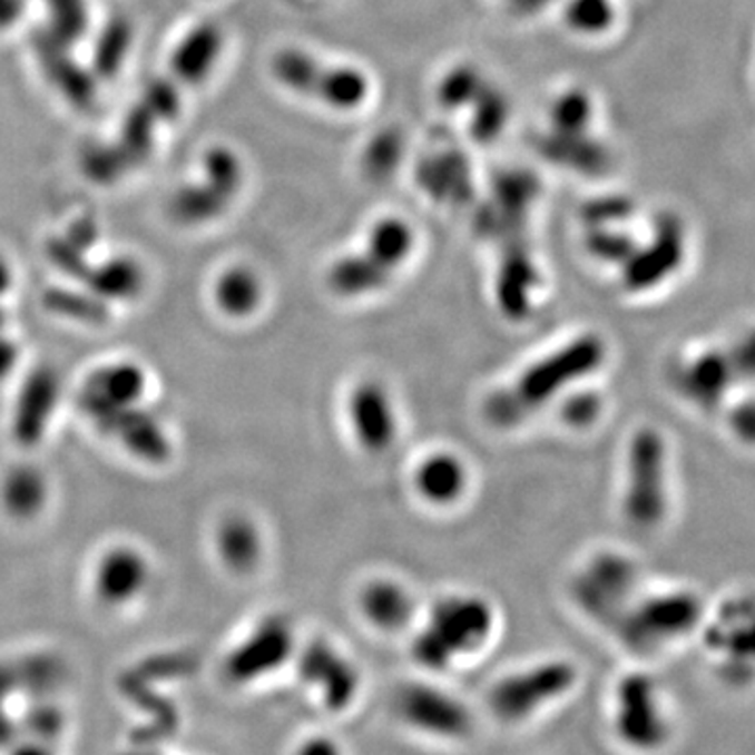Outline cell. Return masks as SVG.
<instances>
[{"instance_id": "cell-38", "label": "cell", "mask_w": 755, "mask_h": 755, "mask_svg": "<svg viewBox=\"0 0 755 755\" xmlns=\"http://www.w3.org/2000/svg\"><path fill=\"white\" fill-rule=\"evenodd\" d=\"M4 330H7V313H4L2 303H0V332H4Z\"/></svg>"}, {"instance_id": "cell-32", "label": "cell", "mask_w": 755, "mask_h": 755, "mask_svg": "<svg viewBox=\"0 0 755 755\" xmlns=\"http://www.w3.org/2000/svg\"><path fill=\"white\" fill-rule=\"evenodd\" d=\"M731 363L737 374L738 386H747L755 382V325L745 330L738 339L726 346Z\"/></svg>"}, {"instance_id": "cell-4", "label": "cell", "mask_w": 755, "mask_h": 755, "mask_svg": "<svg viewBox=\"0 0 755 755\" xmlns=\"http://www.w3.org/2000/svg\"><path fill=\"white\" fill-rule=\"evenodd\" d=\"M491 626L493 612L486 600L472 596L445 598L432 609L429 626L415 638V661L429 669H443L455 657L483 647Z\"/></svg>"}, {"instance_id": "cell-21", "label": "cell", "mask_w": 755, "mask_h": 755, "mask_svg": "<svg viewBox=\"0 0 755 755\" xmlns=\"http://www.w3.org/2000/svg\"><path fill=\"white\" fill-rule=\"evenodd\" d=\"M223 49V30L210 21H202L183 32V37L177 40L170 55V70L187 87H199L215 73Z\"/></svg>"}, {"instance_id": "cell-1", "label": "cell", "mask_w": 755, "mask_h": 755, "mask_svg": "<svg viewBox=\"0 0 755 755\" xmlns=\"http://www.w3.org/2000/svg\"><path fill=\"white\" fill-rule=\"evenodd\" d=\"M607 357V346L596 334L565 344L557 353L531 365L510 389L487 401V418L496 426H514L543 408L562 389L596 372Z\"/></svg>"}, {"instance_id": "cell-25", "label": "cell", "mask_w": 755, "mask_h": 755, "mask_svg": "<svg viewBox=\"0 0 755 755\" xmlns=\"http://www.w3.org/2000/svg\"><path fill=\"white\" fill-rule=\"evenodd\" d=\"M540 277L529 254L521 246L506 251L498 275V303L503 315L512 322L522 320L531 308V294L538 288Z\"/></svg>"}, {"instance_id": "cell-10", "label": "cell", "mask_w": 755, "mask_h": 755, "mask_svg": "<svg viewBox=\"0 0 755 755\" xmlns=\"http://www.w3.org/2000/svg\"><path fill=\"white\" fill-rule=\"evenodd\" d=\"M671 386L703 414H714L737 393L738 380L726 346H703L671 370Z\"/></svg>"}, {"instance_id": "cell-5", "label": "cell", "mask_w": 755, "mask_h": 755, "mask_svg": "<svg viewBox=\"0 0 755 755\" xmlns=\"http://www.w3.org/2000/svg\"><path fill=\"white\" fill-rule=\"evenodd\" d=\"M414 246V234L405 220L384 218L372 229L367 246L360 254L339 261L327 284L339 296H363L384 288L396 267L405 263Z\"/></svg>"}, {"instance_id": "cell-19", "label": "cell", "mask_w": 755, "mask_h": 755, "mask_svg": "<svg viewBox=\"0 0 755 755\" xmlns=\"http://www.w3.org/2000/svg\"><path fill=\"white\" fill-rule=\"evenodd\" d=\"M396 709L415 728L441 737H464L470 731L467 709L450 695L424 686L410 684L396 697Z\"/></svg>"}, {"instance_id": "cell-13", "label": "cell", "mask_w": 755, "mask_h": 755, "mask_svg": "<svg viewBox=\"0 0 755 755\" xmlns=\"http://www.w3.org/2000/svg\"><path fill=\"white\" fill-rule=\"evenodd\" d=\"M576 667L550 661L529 671L514 674L491 690V707L503 719H521L543 703L565 695L576 684Z\"/></svg>"}, {"instance_id": "cell-27", "label": "cell", "mask_w": 755, "mask_h": 755, "mask_svg": "<svg viewBox=\"0 0 755 755\" xmlns=\"http://www.w3.org/2000/svg\"><path fill=\"white\" fill-rule=\"evenodd\" d=\"M415 487L429 502H455L467 489V468L458 455L434 453L418 468Z\"/></svg>"}, {"instance_id": "cell-31", "label": "cell", "mask_w": 755, "mask_h": 755, "mask_svg": "<svg viewBox=\"0 0 755 755\" xmlns=\"http://www.w3.org/2000/svg\"><path fill=\"white\" fill-rule=\"evenodd\" d=\"M611 0H571L567 7V23L581 35H598L612 23Z\"/></svg>"}, {"instance_id": "cell-18", "label": "cell", "mask_w": 755, "mask_h": 755, "mask_svg": "<svg viewBox=\"0 0 755 755\" xmlns=\"http://www.w3.org/2000/svg\"><path fill=\"white\" fill-rule=\"evenodd\" d=\"M298 676L322 693L327 709L332 712L349 707L360 688L355 667L324 640H315L305 648L298 661Z\"/></svg>"}, {"instance_id": "cell-23", "label": "cell", "mask_w": 755, "mask_h": 755, "mask_svg": "<svg viewBox=\"0 0 755 755\" xmlns=\"http://www.w3.org/2000/svg\"><path fill=\"white\" fill-rule=\"evenodd\" d=\"M51 502V481L40 467L21 462L0 477V508L13 521H37Z\"/></svg>"}, {"instance_id": "cell-17", "label": "cell", "mask_w": 755, "mask_h": 755, "mask_svg": "<svg viewBox=\"0 0 755 755\" xmlns=\"http://www.w3.org/2000/svg\"><path fill=\"white\" fill-rule=\"evenodd\" d=\"M683 258V227L674 216H664L653 242L645 248L638 246L624 265V284L629 292L655 288L680 267Z\"/></svg>"}, {"instance_id": "cell-9", "label": "cell", "mask_w": 755, "mask_h": 755, "mask_svg": "<svg viewBox=\"0 0 755 755\" xmlns=\"http://www.w3.org/2000/svg\"><path fill=\"white\" fill-rule=\"evenodd\" d=\"M147 393L149 374L141 363L109 361L85 378L78 393V408L99 431H104L118 415L144 405Z\"/></svg>"}, {"instance_id": "cell-22", "label": "cell", "mask_w": 755, "mask_h": 755, "mask_svg": "<svg viewBox=\"0 0 755 755\" xmlns=\"http://www.w3.org/2000/svg\"><path fill=\"white\" fill-rule=\"evenodd\" d=\"M351 422L357 441L367 451H384L395 439V412L378 382H363L351 396Z\"/></svg>"}, {"instance_id": "cell-36", "label": "cell", "mask_w": 755, "mask_h": 755, "mask_svg": "<svg viewBox=\"0 0 755 755\" xmlns=\"http://www.w3.org/2000/svg\"><path fill=\"white\" fill-rule=\"evenodd\" d=\"M16 282H18V271L13 269V263L0 252V303L11 294Z\"/></svg>"}, {"instance_id": "cell-7", "label": "cell", "mask_w": 755, "mask_h": 755, "mask_svg": "<svg viewBox=\"0 0 755 755\" xmlns=\"http://www.w3.org/2000/svg\"><path fill=\"white\" fill-rule=\"evenodd\" d=\"M275 78L290 90L322 101L327 108H360L370 85L367 78L349 66H332L298 49H284L273 59Z\"/></svg>"}, {"instance_id": "cell-24", "label": "cell", "mask_w": 755, "mask_h": 755, "mask_svg": "<svg viewBox=\"0 0 755 755\" xmlns=\"http://www.w3.org/2000/svg\"><path fill=\"white\" fill-rule=\"evenodd\" d=\"M215 546L220 562L237 576L252 573L263 557L261 531L244 514H229L218 522Z\"/></svg>"}, {"instance_id": "cell-11", "label": "cell", "mask_w": 755, "mask_h": 755, "mask_svg": "<svg viewBox=\"0 0 755 755\" xmlns=\"http://www.w3.org/2000/svg\"><path fill=\"white\" fill-rule=\"evenodd\" d=\"M615 726L636 749H657L669 738V719L661 693L648 674H629L617 688Z\"/></svg>"}, {"instance_id": "cell-29", "label": "cell", "mask_w": 755, "mask_h": 755, "mask_svg": "<svg viewBox=\"0 0 755 755\" xmlns=\"http://www.w3.org/2000/svg\"><path fill=\"white\" fill-rule=\"evenodd\" d=\"M144 286V267L128 256L111 258L89 275V288L97 292L101 303L133 301L141 294Z\"/></svg>"}, {"instance_id": "cell-33", "label": "cell", "mask_w": 755, "mask_h": 755, "mask_svg": "<svg viewBox=\"0 0 755 755\" xmlns=\"http://www.w3.org/2000/svg\"><path fill=\"white\" fill-rule=\"evenodd\" d=\"M602 410L600 396L594 393H579V395L569 396L562 403V418L571 426H588L598 418Z\"/></svg>"}, {"instance_id": "cell-37", "label": "cell", "mask_w": 755, "mask_h": 755, "mask_svg": "<svg viewBox=\"0 0 755 755\" xmlns=\"http://www.w3.org/2000/svg\"><path fill=\"white\" fill-rule=\"evenodd\" d=\"M334 749H336L334 745L324 743V741H315V743H311V745H306L305 747L306 754H315V752H320V754H332Z\"/></svg>"}, {"instance_id": "cell-28", "label": "cell", "mask_w": 755, "mask_h": 755, "mask_svg": "<svg viewBox=\"0 0 755 755\" xmlns=\"http://www.w3.org/2000/svg\"><path fill=\"white\" fill-rule=\"evenodd\" d=\"M361 609L380 629L403 628L412 617V600L403 588L393 581H372L361 594Z\"/></svg>"}, {"instance_id": "cell-6", "label": "cell", "mask_w": 755, "mask_h": 755, "mask_svg": "<svg viewBox=\"0 0 755 755\" xmlns=\"http://www.w3.org/2000/svg\"><path fill=\"white\" fill-rule=\"evenodd\" d=\"M669 508L667 443L657 429L645 426L631 437L628 451V489L624 510L638 529H655Z\"/></svg>"}, {"instance_id": "cell-8", "label": "cell", "mask_w": 755, "mask_h": 755, "mask_svg": "<svg viewBox=\"0 0 755 755\" xmlns=\"http://www.w3.org/2000/svg\"><path fill=\"white\" fill-rule=\"evenodd\" d=\"M154 565L144 548L116 541L104 548L90 567V594L109 611L135 607L151 588Z\"/></svg>"}, {"instance_id": "cell-26", "label": "cell", "mask_w": 755, "mask_h": 755, "mask_svg": "<svg viewBox=\"0 0 755 755\" xmlns=\"http://www.w3.org/2000/svg\"><path fill=\"white\" fill-rule=\"evenodd\" d=\"M213 301L216 308L227 317H251L263 303V282L258 273L246 265L227 267L216 275Z\"/></svg>"}, {"instance_id": "cell-30", "label": "cell", "mask_w": 755, "mask_h": 755, "mask_svg": "<svg viewBox=\"0 0 755 755\" xmlns=\"http://www.w3.org/2000/svg\"><path fill=\"white\" fill-rule=\"evenodd\" d=\"M719 412L731 439L745 450H755V393H735Z\"/></svg>"}, {"instance_id": "cell-34", "label": "cell", "mask_w": 755, "mask_h": 755, "mask_svg": "<svg viewBox=\"0 0 755 755\" xmlns=\"http://www.w3.org/2000/svg\"><path fill=\"white\" fill-rule=\"evenodd\" d=\"M21 360V346L16 339H11L4 332H0V380L13 376L19 367Z\"/></svg>"}, {"instance_id": "cell-15", "label": "cell", "mask_w": 755, "mask_h": 755, "mask_svg": "<svg viewBox=\"0 0 755 755\" xmlns=\"http://www.w3.org/2000/svg\"><path fill=\"white\" fill-rule=\"evenodd\" d=\"M294 648L288 619L271 615L252 629L244 643L229 653L225 674L235 684H248L284 666Z\"/></svg>"}, {"instance_id": "cell-35", "label": "cell", "mask_w": 755, "mask_h": 755, "mask_svg": "<svg viewBox=\"0 0 755 755\" xmlns=\"http://www.w3.org/2000/svg\"><path fill=\"white\" fill-rule=\"evenodd\" d=\"M23 0H0V30H9L18 23L23 13Z\"/></svg>"}, {"instance_id": "cell-16", "label": "cell", "mask_w": 755, "mask_h": 755, "mask_svg": "<svg viewBox=\"0 0 755 755\" xmlns=\"http://www.w3.org/2000/svg\"><path fill=\"white\" fill-rule=\"evenodd\" d=\"M61 401V380L51 367H37L21 380L11 410V437L30 450L37 448L51 429Z\"/></svg>"}, {"instance_id": "cell-20", "label": "cell", "mask_w": 755, "mask_h": 755, "mask_svg": "<svg viewBox=\"0 0 755 755\" xmlns=\"http://www.w3.org/2000/svg\"><path fill=\"white\" fill-rule=\"evenodd\" d=\"M101 432L114 437L122 445V450L145 464L158 467L173 453L170 434L163 418L147 410L145 403L118 415Z\"/></svg>"}, {"instance_id": "cell-3", "label": "cell", "mask_w": 755, "mask_h": 755, "mask_svg": "<svg viewBox=\"0 0 755 755\" xmlns=\"http://www.w3.org/2000/svg\"><path fill=\"white\" fill-rule=\"evenodd\" d=\"M629 605L617 617V628L621 640L638 653L659 650L699 631L707 611L702 596L688 588L650 594Z\"/></svg>"}, {"instance_id": "cell-14", "label": "cell", "mask_w": 755, "mask_h": 755, "mask_svg": "<svg viewBox=\"0 0 755 755\" xmlns=\"http://www.w3.org/2000/svg\"><path fill=\"white\" fill-rule=\"evenodd\" d=\"M638 586V569L624 555L605 552L594 558L576 581L579 605L598 619H617Z\"/></svg>"}, {"instance_id": "cell-12", "label": "cell", "mask_w": 755, "mask_h": 755, "mask_svg": "<svg viewBox=\"0 0 755 755\" xmlns=\"http://www.w3.org/2000/svg\"><path fill=\"white\" fill-rule=\"evenodd\" d=\"M242 187V164L232 149L215 147L204 156V177L175 196V215L199 225L223 215Z\"/></svg>"}, {"instance_id": "cell-2", "label": "cell", "mask_w": 755, "mask_h": 755, "mask_svg": "<svg viewBox=\"0 0 755 755\" xmlns=\"http://www.w3.org/2000/svg\"><path fill=\"white\" fill-rule=\"evenodd\" d=\"M702 645L719 680L735 688L755 684V592L726 594L712 611H705Z\"/></svg>"}]
</instances>
